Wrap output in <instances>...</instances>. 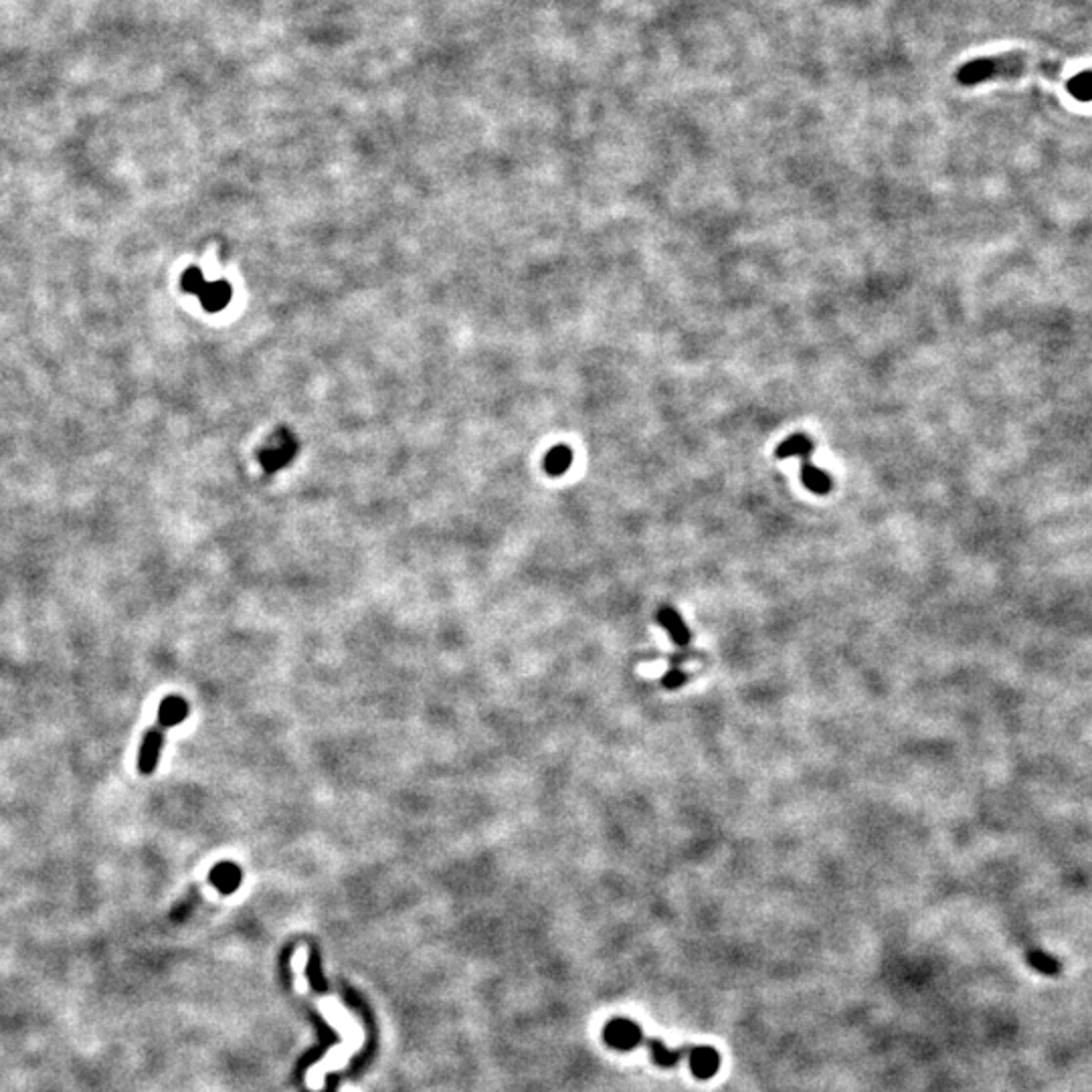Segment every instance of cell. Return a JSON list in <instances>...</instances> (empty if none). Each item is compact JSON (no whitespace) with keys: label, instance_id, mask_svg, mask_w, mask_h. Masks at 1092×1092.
Returning a JSON list of instances; mask_svg holds the SVG:
<instances>
[{"label":"cell","instance_id":"obj_1","mask_svg":"<svg viewBox=\"0 0 1092 1092\" xmlns=\"http://www.w3.org/2000/svg\"><path fill=\"white\" fill-rule=\"evenodd\" d=\"M605 1042L616 1050H633V1048H648L651 1052V1060H654L656 1066L660 1068H674L684 1060L688 1058L690 1068H692L694 1076L700 1078V1081H708L713 1078L716 1072L720 1068V1054L719 1050L713 1048V1046H682V1048H668L662 1040L645 1036L639 1024L631 1022V1019L625 1018H617L611 1019L609 1024L605 1026L603 1032Z\"/></svg>","mask_w":1092,"mask_h":1092},{"label":"cell","instance_id":"obj_2","mask_svg":"<svg viewBox=\"0 0 1092 1092\" xmlns=\"http://www.w3.org/2000/svg\"><path fill=\"white\" fill-rule=\"evenodd\" d=\"M813 449H816V445H813L811 437H807L805 433H795V435L787 437L785 442L779 443L775 456H777L779 460H787V457L799 456L801 457V482H803V486L813 494L824 496L831 490V477L830 474H825L824 469H819L811 463Z\"/></svg>","mask_w":1092,"mask_h":1092},{"label":"cell","instance_id":"obj_3","mask_svg":"<svg viewBox=\"0 0 1092 1092\" xmlns=\"http://www.w3.org/2000/svg\"><path fill=\"white\" fill-rule=\"evenodd\" d=\"M1022 69H1024V59H1022V55H1018V53L984 57V59H975V61L965 63V66L959 69L957 81L961 83V86H977V83L998 80V77L1019 75L1022 73Z\"/></svg>","mask_w":1092,"mask_h":1092},{"label":"cell","instance_id":"obj_4","mask_svg":"<svg viewBox=\"0 0 1092 1092\" xmlns=\"http://www.w3.org/2000/svg\"><path fill=\"white\" fill-rule=\"evenodd\" d=\"M296 439L292 435H288L286 431L277 433V437L271 442L268 448H265L260 454V462L268 471H277L282 469L283 465H288L292 462V457L296 456Z\"/></svg>","mask_w":1092,"mask_h":1092},{"label":"cell","instance_id":"obj_5","mask_svg":"<svg viewBox=\"0 0 1092 1092\" xmlns=\"http://www.w3.org/2000/svg\"><path fill=\"white\" fill-rule=\"evenodd\" d=\"M164 733H166V728L156 725L148 730V733L144 734V739H142L140 753H138V771L142 775H152L154 769H156L160 751H163V747H164Z\"/></svg>","mask_w":1092,"mask_h":1092},{"label":"cell","instance_id":"obj_6","mask_svg":"<svg viewBox=\"0 0 1092 1092\" xmlns=\"http://www.w3.org/2000/svg\"><path fill=\"white\" fill-rule=\"evenodd\" d=\"M241 880H243V872L235 862H219L209 874V882L221 894L235 893Z\"/></svg>","mask_w":1092,"mask_h":1092},{"label":"cell","instance_id":"obj_7","mask_svg":"<svg viewBox=\"0 0 1092 1092\" xmlns=\"http://www.w3.org/2000/svg\"><path fill=\"white\" fill-rule=\"evenodd\" d=\"M186 716H189V702L183 696H166L158 706L156 725L168 730L172 727H178L180 722H184Z\"/></svg>","mask_w":1092,"mask_h":1092},{"label":"cell","instance_id":"obj_8","mask_svg":"<svg viewBox=\"0 0 1092 1092\" xmlns=\"http://www.w3.org/2000/svg\"><path fill=\"white\" fill-rule=\"evenodd\" d=\"M657 622H660L664 629H668L671 642H674L676 645L686 648V645L690 643V631L686 628V623H684L682 616L674 609V607H670V605L662 607L660 613H657Z\"/></svg>","mask_w":1092,"mask_h":1092},{"label":"cell","instance_id":"obj_9","mask_svg":"<svg viewBox=\"0 0 1092 1092\" xmlns=\"http://www.w3.org/2000/svg\"><path fill=\"white\" fill-rule=\"evenodd\" d=\"M200 298V303H203L205 310L209 312H219L223 310L227 303L231 302V286L227 282H205V286L200 288V292L197 294Z\"/></svg>","mask_w":1092,"mask_h":1092},{"label":"cell","instance_id":"obj_10","mask_svg":"<svg viewBox=\"0 0 1092 1092\" xmlns=\"http://www.w3.org/2000/svg\"><path fill=\"white\" fill-rule=\"evenodd\" d=\"M571 463H573V451L568 449L567 445H557V448L551 449L546 454L545 469L551 476L559 477V476H563L565 471H568V468H571Z\"/></svg>","mask_w":1092,"mask_h":1092},{"label":"cell","instance_id":"obj_11","mask_svg":"<svg viewBox=\"0 0 1092 1092\" xmlns=\"http://www.w3.org/2000/svg\"><path fill=\"white\" fill-rule=\"evenodd\" d=\"M1068 92L1078 101H1092V71H1082L1068 81Z\"/></svg>","mask_w":1092,"mask_h":1092},{"label":"cell","instance_id":"obj_12","mask_svg":"<svg viewBox=\"0 0 1092 1092\" xmlns=\"http://www.w3.org/2000/svg\"><path fill=\"white\" fill-rule=\"evenodd\" d=\"M203 286H205V277H203V271H200V269L191 268L183 275V288L186 289V292L198 294L200 288H203Z\"/></svg>","mask_w":1092,"mask_h":1092},{"label":"cell","instance_id":"obj_13","mask_svg":"<svg viewBox=\"0 0 1092 1092\" xmlns=\"http://www.w3.org/2000/svg\"><path fill=\"white\" fill-rule=\"evenodd\" d=\"M686 680H688V674H686V671L678 668V665H674V668H671V670L668 671V674H665V676L662 678V686H664L665 690H676V688L684 686V684H686Z\"/></svg>","mask_w":1092,"mask_h":1092}]
</instances>
